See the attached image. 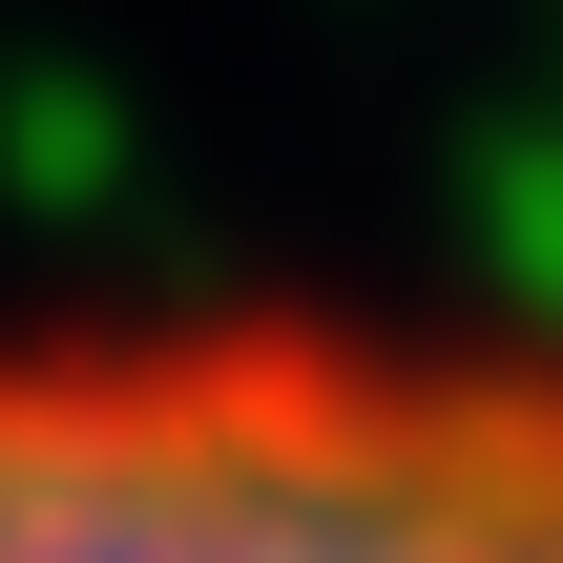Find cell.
I'll return each instance as SVG.
<instances>
[{"label": "cell", "instance_id": "cell-1", "mask_svg": "<svg viewBox=\"0 0 563 563\" xmlns=\"http://www.w3.org/2000/svg\"><path fill=\"white\" fill-rule=\"evenodd\" d=\"M0 563H563V334L355 292L21 313Z\"/></svg>", "mask_w": 563, "mask_h": 563}]
</instances>
